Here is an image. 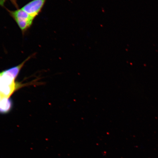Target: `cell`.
Masks as SVG:
<instances>
[{
	"label": "cell",
	"instance_id": "obj_1",
	"mask_svg": "<svg viewBox=\"0 0 158 158\" xmlns=\"http://www.w3.org/2000/svg\"><path fill=\"white\" fill-rule=\"evenodd\" d=\"M10 13L23 31L26 30L31 26L34 19L22 9L10 11Z\"/></svg>",
	"mask_w": 158,
	"mask_h": 158
},
{
	"label": "cell",
	"instance_id": "obj_2",
	"mask_svg": "<svg viewBox=\"0 0 158 158\" xmlns=\"http://www.w3.org/2000/svg\"><path fill=\"white\" fill-rule=\"evenodd\" d=\"M46 0H32L22 9L35 18L40 12Z\"/></svg>",
	"mask_w": 158,
	"mask_h": 158
},
{
	"label": "cell",
	"instance_id": "obj_3",
	"mask_svg": "<svg viewBox=\"0 0 158 158\" xmlns=\"http://www.w3.org/2000/svg\"><path fill=\"white\" fill-rule=\"evenodd\" d=\"M30 57H29L27 59L23 61L21 64L16 66L13 67L10 69H8L2 73V78L6 81L9 82H15V79L18 75L20 70L25 63L26 62Z\"/></svg>",
	"mask_w": 158,
	"mask_h": 158
},
{
	"label": "cell",
	"instance_id": "obj_4",
	"mask_svg": "<svg viewBox=\"0 0 158 158\" xmlns=\"http://www.w3.org/2000/svg\"><path fill=\"white\" fill-rule=\"evenodd\" d=\"M15 83L9 85L0 82V94L3 98H9L17 88Z\"/></svg>",
	"mask_w": 158,
	"mask_h": 158
},
{
	"label": "cell",
	"instance_id": "obj_5",
	"mask_svg": "<svg viewBox=\"0 0 158 158\" xmlns=\"http://www.w3.org/2000/svg\"><path fill=\"white\" fill-rule=\"evenodd\" d=\"M12 102L9 98H3L0 101V113L6 114L11 110Z\"/></svg>",
	"mask_w": 158,
	"mask_h": 158
},
{
	"label": "cell",
	"instance_id": "obj_6",
	"mask_svg": "<svg viewBox=\"0 0 158 158\" xmlns=\"http://www.w3.org/2000/svg\"><path fill=\"white\" fill-rule=\"evenodd\" d=\"M2 77V73H0V82H1Z\"/></svg>",
	"mask_w": 158,
	"mask_h": 158
},
{
	"label": "cell",
	"instance_id": "obj_7",
	"mask_svg": "<svg viewBox=\"0 0 158 158\" xmlns=\"http://www.w3.org/2000/svg\"><path fill=\"white\" fill-rule=\"evenodd\" d=\"M3 98V96L0 94V101H1Z\"/></svg>",
	"mask_w": 158,
	"mask_h": 158
}]
</instances>
